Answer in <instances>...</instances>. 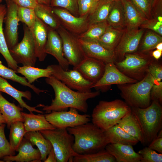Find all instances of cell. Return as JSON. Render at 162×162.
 Returning <instances> with one entry per match:
<instances>
[{
	"instance_id": "cell-1",
	"label": "cell",
	"mask_w": 162,
	"mask_h": 162,
	"mask_svg": "<svg viewBox=\"0 0 162 162\" xmlns=\"http://www.w3.org/2000/svg\"><path fill=\"white\" fill-rule=\"evenodd\" d=\"M46 82L53 89L55 97L49 105L44 106L42 110L47 113L53 111L66 110L74 108L80 112H87L88 100L99 96L100 91L82 92L73 91L52 76L46 78Z\"/></svg>"
},
{
	"instance_id": "cell-2",
	"label": "cell",
	"mask_w": 162,
	"mask_h": 162,
	"mask_svg": "<svg viewBox=\"0 0 162 162\" xmlns=\"http://www.w3.org/2000/svg\"><path fill=\"white\" fill-rule=\"evenodd\" d=\"M67 129L74 137L72 148L77 154L95 153L105 149L109 144L104 131L92 123Z\"/></svg>"
},
{
	"instance_id": "cell-3",
	"label": "cell",
	"mask_w": 162,
	"mask_h": 162,
	"mask_svg": "<svg viewBox=\"0 0 162 162\" xmlns=\"http://www.w3.org/2000/svg\"><path fill=\"white\" fill-rule=\"evenodd\" d=\"M131 110V107L120 99L100 100L93 110L92 123L105 131L117 124Z\"/></svg>"
},
{
	"instance_id": "cell-4",
	"label": "cell",
	"mask_w": 162,
	"mask_h": 162,
	"mask_svg": "<svg viewBox=\"0 0 162 162\" xmlns=\"http://www.w3.org/2000/svg\"><path fill=\"white\" fill-rule=\"evenodd\" d=\"M140 125L144 145H148L155 138L162 127V107L154 100L145 108L131 107Z\"/></svg>"
},
{
	"instance_id": "cell-5",
	"label": "cell",
	"mask_w": 162,
	"mask_h": 162,
	"mask_svg": "<svg viewBox=\"0 0 162 162\" xmlns=\"http://www.w3.org/2000/svg\"><path fill=\"white\" fill-rule=\"evenodd\" d=\"M157 82L147 72L144 77L140 81L117 86L121 96L130 107L145 108L151 104V90L153 85Z\"/></svg>"
},
{
	"instance_id": "cell-6",
	"label": "cell",
	"mask_w": 162,
	"mask_h": 162,
	"mask_svg": "<svg viewBox=\"0 0 162 162\" xmlns=\"http://www.w3.org/2000/svg\"><path fill=\"white\" fill-rule=\"evenodd\" d=\"M40 131L51 142L57 162H73L74 157L78 154L74 152L72 148L74 137L68 132L67 128Z\"/></svg>"
},
{
	"instance_id": "cell-7",
	"label": "cell",
	"mask_w": 162,
	"mask_h": 162,
	"mask_svg": "<svg viewBox=\"0 0 162 162\" xmlns=\"http://www.w3.org/2000/svg\"><path fill=\"white\" fill-rule=\"evenodd\" d=\"M153 61L152 56L148 53L136 51L127 53L123 60L114 62L123 74L140 81L144 77L148 72L149 65Z\"/></svg>"
},
{
	"instance_id": "cell-8",
	"label": "cell",
	"mask_w": 162,
	"mask_h": 162,
	"mask_svg": "<svg viewBox=\"0 0 162 162\" xmlns=\"http://www.w3.org/2000/svg\"><path fill=\"white\" fill-rule=\"evenodd\" d=\"M24 35L21 41L9 50L18 64L34 67L37 58L32 34L30 29L23 23Z\"/></svg>"
},
{
	"instance_id": "cell-9",
	"label": "cell",
	"mask_w": 162,
	"mask_h": 162,
	"mask_svg": "<svg viewBox=\"0 0 162 162\" xmlns=\"http://www.w3.org/2000/svg\"><path fill=\"white\" fill-rule=\"evenodd\" d=\"M48 66L52 69V76L71 89L82 92H92L94 84L85 79L76 70H65L59 64Z\"/></svg>"
},
{
	"instance_id": "cell-10",
	"label": "cell",
	"mask_w": 162,
	"mask_h": 162,
	"mask_svg": "<svg viewBox=\"0 0 162 162\" xmlns=\"http://www.w3.org/2000/svg\"><path fill=\"white\" fill-rule=\"evenodd\" d=\"M47 120L56 129L74 127L88 122L89 115L80 114L75 108H70L67 111H53L45 115Z\"/></svg>"
},
{
	"instance_id": "cell-11",
	"label": "cell",
	"mask_w": 162,
	"mask_h": 162,
	"mask_svg": "<svg viewBox=\"0 0 162 162\" xmlns=\"http://www.w3.org/2000/svg\"><path fill=\"white\" fill-rule=\"evenodd\" d=\"M56 30L62 41L64 57L70 65L76 67L86 57L77 36L61 25Z\"/></svg>"
},
{
	"instance_id": "cell-12",
	"label": "cell",
	"mask_w": 162,
	"mask_h": 162,
	"mask_svg": "<svg viewBox=\"0 0 162 162\" xmlns=\"http://www.w3.org/2000/svg\"><path fill=\"white\" fill-rule=\"evenodd\" d=\"M52 10L60 25L77 36L85 32L89 26L88 15L82 17L76 16L63 8L53 7Z\"/></svg>"
},
{
	"instance_id": "cell-13",
	"label": "cell",
	"mask_w": 162,
	"mask_h": 162,
	"mask_svg": "<svg viewBox=\"0 0 162 162\" xmlns=\"http://www.w3.org/2000/svg\"><path fill=\"white\" fill-rule=\"evenodd\" d=\"M145 29L129 31L125 28L114 51V62L123 60L125 55L137 51L142 37Z\"/></svg>"
},
{
	"instance_id": "cell-14",
	"label": "cell",
	"mask_w": 162,
	"mask_h": 162,
	"mask_svg": "<svg viewBox=\"0 0 162 162\" xmlns=\"http://www.w3.org/2000/svg\"><path fill=\"white\" fill-rule=\"evenodd\" d=\"M6 2L7 9L4 20L5 27L4 32L9 50L18 43L19 21L17 15L18 6L11 0H6Z\"/></svg>"
},
{
	"instance_id": "cell-15",
	"label": "cell",
	"mask_w": 162,
	"mask_h": 162,
	"mask_svg": "<svg viewBox=\"0 0 162 162\" xmlns=\"http://www.w3.org/2000/svg\"><path fill=\"white\" fill-rule=\"evenodd\" d=\"M137 80L126 76L117 68L114 62L105 64V70L101 78L94 84L92 88L102 92L108 90L112 85L134 83Z\"/></svg>"
},
{
	"instance_id": "cell-16",
	"label": "cell",
	"mask_w": 162,
	"mask_h": 162,
	"mask_svg": "<svg viewBox=\"0 0 162 162\" xmlns=\"http://www.w3.org/2000/svg\"><path fill=\"white\" fill-rule=\"evenodd\" d=\"M105 66L104 62L86 56L79 65L73 67V69L77 70L85 79L94 84L103 76Z\"/></svg>"
},
{
	"instance_id": "cell-17",
	"label": "cell",
	"mask_w": 162,
	"mask_h": 162,
	"mask_svg": "<svg viewBox=\"0 0 162 162\" xmlns=\"http://www.w3.org/2000/svg\"><path fill=\"white\" fill-rule=\"evenodd\" d=\"M45 52L54 57L64 70H68L70 64L64 56L61 37L56 30L49 27Z\"/></svg>"
},
{
	"instance_id": "cell-18",
	"label": "cell",
	"mask_w": 162,
	"mask_h": 162,
	"mask_svg": "<svg viewBox=\"0 0 162 162\" xmlns=\"http://www.w3.org/2000/svg\"><path fill=\"white\" fill-rule=\"evenodd\" d=\"M49 26L37 16L33 26L30 28L34 41L36 55L40 62L44 61L47 55L45 52Z\"/></svg>"
},
{
	"instance_id": "cell-19",
	"label": "cell",
	"mask_w": 162,
	"mask_h": 162,
	"mask_svg": "<svg viewBox=\"0 0 162 162\" xmlns=\"http://www.w3.org/2000/svg\"><path fill=\"white\" fill-rule=\"evenodd\" d=\"M16 155H7L2 159L4 162H41V155L38 148H33L30 141L25 137L23 139L18 149Z\"/></svg>"
},
{
	"instance_id": "cell-20",
	"label": "cell",
	"mask_w": 162,
	"mask_h": 162,
	"mask_svg": "<svg viewBox=\"0 0 162 162\" xmlns=\"http://www.w3.org/2000/svg\"><path fill=\"white\" fill-rule=\"evenodd\" d=\"M105 149L117 162H140L141 156L130 145L109 143Z\"/></svg>"
},
{
	"instance_id": "cell-21",
	"label": "cell",
	"mask_w": 162,
	"mask_h": 162,
	"mask_svg": "<svg viewBox=\"0 0 162 162\" xmlns=\"http://www.w3.org/2000/svg\"><path fill=\"white\" fill-rule=\"evenodd\" d=\"M0 92L6 93L12 97L18 102L21 107L26 108L30 112H34L41 114L44 112L43 111L37 109L36 108L43 107L44 105L40 104L36 106L32 107L27 105L23 100V98L28 100H31L32 94L30 91L18 90L11 86L5 79L1 77H0Z\"/></svg>"
},
{
	"instance_id": "cell-22",
	"label": "cell",
	"mask_w": 162,
	"mask_h": 162,
	"mask_svg": "<svg viewBox=\"0 0 162 162\" xmlns=\"http://www.w3.org/2000/svg\"><path fill=\"white\" fill-rule=\"evenodd\" d=\"M78 39L86 56L99 60L105 64L114 62L113 52L106 49L98 42H87Z\"/></svg>"
},
{
	"instance_id": "cell-23",
	"label": "cell",
	"mask_w": 162,
	"mask_h": 162,
	"mask_svg": "<svg viewBox=\"0 0 162 162\" xmlns=\"http://www.w3.org/2000/svg\"><path fill=\"white\" fill-rule=\"evenodd\" d=\"M123 4L125 28L129 31L138 29L147 19L142 15L130 0H121Z\"/></svg>"
},
{
	"instance_id": "cell-24",
	"label": "cell",
	"mask_w": 162,
	"mask_h": 162,
	"mask_svg": "<svg viewBox=\"0 0 162 162\" xmlns=\"http://www.w3.org/2000/svg\"><path fill=\"white\" fill-rule=\"evenodd\" d=\"M26 133L43 130H53L56 128L46 119L45 115H35L33 112L28 113L21 112Z\"/></svg>"
},
{
	"instance_id": "cell-25",
	"label": "cell",
	"mask_w": 162,
	"mask_h": 162,
	"mask_svg": "<svg viewBox=\"0 0 162 162\" xmlns=\"http://www.w3.org/2000/svg\"><path fill=\"white\" fill-rule=\"evenodd\" d=\"M23 108L17 106L7 100L0 92V111L6 122L7 127L10 129L11 124L17 121L23 122L21 112Z\"/></svg>"
},
{
	"instance_id": "cell-26",
	"label": "cell",
	"mask_w": 162,
	"mask_h": 162,
	"mask_svg": "<svg viewBox=\"0 0 162 162\" xmlns=\"http://www.w3.org/2000/svg\"><path fill=\"white\" fill-rule=\"evenodd\" d=\"M109 143L135 145L139 142L116 124L104 131Z\"/></svg>"
},
{
	"instance_id": "cell-27",
	"label": "cell",
	"mask_w": 162,
	"mask_h": 162,
	"mask_svg": "<svg viewBox=\"0 0 162 162\" xmlns=\"http://www.w3.org/2000/svg\"><path fill=\"white\" fill-rule=\"evenodd\" d=\"M127 133L144 144V140L139 124L131 110L117 124Z\"/></svg>"
},
{
	"instance_id": "cell-28",
	"label": "cell",
	"mask_w": 162,
	"mask_h": 162,
	"mask_svg": "<svg viewBox=\"0 0 162 162\" xmlns=\"http://www.w3.org/2000/svg\"><path fill=\"white\" fill-rule=\"evenodd\" d=\"M114 2L110 0H99L88 15L89 26L106 21Z\"/></svg>"
},
{
	"instance_id": "cell-29",
	"label": "cell",
	"mask_w": 162,
	"mask_h": 162,
	"mask_svg": "<svg viewBox=\"0 0 162 162\" xmlns=\"http://www.w3.org/2000/svg\"><path fill=\"white\" fill-rule=\"evenodd\" d=\"M6 9L5 4H0V53L4 58L8 67L16 72L19 66L10 54L5 38L3 27Z\"/></svg>"
},
{
	"instance_id": "cell-30",
	"label": "cell",
	"mask_w": 162,
	"mask_h": 162,
	"mask_svg": "<svg viewBox=\"0 0 162 162\" xmlns=\"http://www.w3.org/2000/svg\"><path fill=\"white\" fill-rule=\"evenodd\" d=\"M24 137L28 140L33 146H37L41 154V160L44 162L53 148L50 141L45 138L40 131L26 132Z\"/></svg>"
},
{
	"instance_id": "cell-31",
	"label": "cell",
	"mask_w": 162,
	"mask_h": 162,
	"mask_svg": "<svg viewBox=\"0 0 162 162\" xmlns=\"http://www.w3.org/2000/svg\"><path fill=\"white\" fill-rule=\"evenodd\" d=\"M125 28L118 29L109 25L98 42L106 49L113 52Z\"/></svg>"
},
{
	"instance_id": "cell-32",
	"label": "cell",
	"mask_w": 162,
	"mask_h": 162,
	"mask_svg": "<svg viewBox=\"0 0 162 162\" xmlns=\"http://www.w3.org/2000/svg\"><path fill=\"white\" fill-rule=\"evenodd\" d=\"M106 22L109 26L114 28H125L124 9L121 1L114 2Z\"/></svg>"
},
{
	"instance_id": "cell-33",
	"label": "cell",
	"mask_w": 162,
	"mask_h": 162,
	"mask_svg": "<svg viewBox=\"0 0 162 162\" xmlns=\"http://www.w3.org/2000/svg\"><path fill=\"white\" fill-rule=\"evenodd\" d=\"M24 77L28 82L32 84L36 80L43 77H49L52 76V69L48 66L42 69L31 66L19 67L16 72Z\"/></svg>"
},
{
	"instance_id": "cell-34",
	"label": "cell",
	"mask_w": 162,
	"mask_h": 162,
	"mask_svg": "<svg viewBox=\"0 0 162 162\" xmlns=\"http://www.w3.org/2000/svg\"><path fill=\"white\" fill-rule=\"evenodd\" d=\"M34 10L36 16L50 28L56 30L61 25L50 6L38 4Z\"/></svg>"
},
{
	"instance_id": "cell-35",
	"label": "cell",
	"mask_w": 162,
	"mask_h": 162,
	"mask_svg": "<svg viewBox=\"0 0 162 162\" xmlns=\"http://www.w3.org/2000/svg\"><path fill=\"white\" fill-rule=\"evenodd\" d=\"M10 129L9 142L11 151L14 155L26 132L23 123L21 121L12 123Z\"/></svg>"
},
{
	"instance_id": "cell-36",
	"label": "cell",
	"mask_w": 162,
	"mask_h": 162,
	"mask_svg": "<svg viewBox=\"0 0 162 162\" xmlns=\"http://www.w3.org/2000/svg\"><path fill=\"white\" fill-rule=\"evenodd\" d=\"M108 26L106 21L93 24L77 38L87 42H98Z\"/></svg>"
},
{
	"instance_id": "cell-37",
	"label": "cell",
	"mask_w": 162,
	"mask_h": 162,
	"mask_svg": "<svg viewBox=\"0 0 162 162\" xmlns=\"http://www.w3.org/2000/svg\"><path fill=\"white\" fill-rule=\"evenodd\" d=\"M16 72L11 68L4 66L0 61V77L11 80L25 86L30 88L37 94L40 93L45 92L47 90L40 89L34 85L29 83L25 77L20 76Z\"/></svg>"
},
{
	"instance_id": "cell-38",
	"label": "cell",
	"mask_w": 162,
	"mask_h": 162,
	"mask_svg": "<svg viewBox=\"0 0 162 162\" xmlns=\"http://www.w3.org/2000/svg\"><path fill=\"white\" fill-rule=\"evenodd\" d=\"M142 37L137 51L148 53L162 42V36L149 30L146 29Z\"/></svg>"
},
{
	"instance_id": "cell-39",
	"label": "cell",
	"mask_w": 162,
	"mask_h": 162,
	"mask_svg": "<svg viewBox=\"0 0 162 162\" xmlns=\"http://www.w3.org/2000/svg\"><path fill=\"white\" fill-rule=\"evenodd\" d=\"M74 162H116L114 157L105 148L98 152L87 154H78L74 157Z\"/></svg>"
},
{
	"instance_id": "cell-40",
	"label": "cell",
	"mask_w": 162,
	"mask_h": 162,
	"mask_svg": "<svg viewBox=\"0 0 162 162\" xmlns=\"http://www.w3.org/2000/svg\"><path fill=\"white\" fill-rule=\"evenodd\" d=\"M17 15L19 22L29 28L33 26L36 17L34 9L19 6L18 7Z\"/></svg>"
},
{
	"instance_id": "cell-41",
	"label": "cell",
	"mask_w": 162,
	"mask_h": 162,
	"mask_svg": "<svg viewBox=\"0 0 162 162\" xmlns=\"http://www.w3.org/2000/svg\"><path fill=\"white\" fill-rule=\"evenodd\" d=\"M79 0H52L50 6L65 9L74 15L78 16V3Z\"/></svg>"
},
{
	"instance_id": "cell-42",
	"label": "cell",
	"mask_w": 162,
	"mask_h": 162,
	"mask_svg": "<svg viewBox=\"0 0 162 162\" xmlns=\"http://www.w3.org/2000/svg\"><path fill=\"white\" fill-rule=\"evenodd\" d=\"M146 19L152 18V10L154 0H130Z\"/></svg>"
},
{
	"instance_id": "cell-43",
	"label": "cell",
	"mask_w": 162,
	"mask_h": 162,
	"mask_svg": "<svg viewBox=\"0 0 162 162\" xmlns=\"http://www.w3.org/2000/svg\"><path fill=\"white\" fill-rule=\"evenodd\" d=\"M141 156L140 162H162V154L157 153L148 147H146L138 152Z\"/></svg>"
},
{
	"instance_id": "cell-44",
	"label": "cell",
	"mask_w": 162,
	"mask_h": 162,
	"mask_svg": "<svg viewBox=\"0 0 162 162\" xmlns=\"http://www.w3.org/2000/svg\"><path fill=\"white\" fill-rule=\"evenodd\" d=\"M5 124L0 125V162H4L1 159H2L4 157L7 155H13L11 151L9 142L5 135Z\"/></svg>"
},
{
	"instance_id": "cell-45",
	"label": "cell",
	"mask_w": 162,
	"mask_h": 162,
	"mask_svg": "<svg viewBox=\"0 0 162 162\" xmlns=\"http://www.w3.org/2000/svg\"><path fill=\"white\" fill-rule=\"evenodd\" d=\"M99 0H79L78 3V16L88 15Z\"/></svg>"
},
{
	"instance_id": "cell-46",
	"label": "cell",
	"mask_w": 162,
	"mask_h": 162,
	"mask_svg": "<svg viewBox=\"0 0 162 162\" xmlns=\"http://www.w3.org/2000/svg\"><path fill=\"white\" fill-rule=\"evenodd\" d=\"M140 28L151 30L162 35V22L158 19L152 18L146 20Z\"/></svg>"
},
{
	"instance_id": "cell-47",
	"label": "cell",
	"mask_w": 162,
	"mask_h": 162,
	"mask_svg": "<svg viewBox=\"0 0 162 162\" xmlns=\"http://www.w3.org/2000/svg\"><path fill=\"white\" fill-rule=\"evenodd\" d=\"M148 72L149 73L157 82L162 79V66L153 61L149 65Z\"/></svg>"
},
{
	"instance_id": "cell-48",
	"label": "cell",
	"mask_w": 162,
	"mask_h": 162,
	"mask_svg": "<svg viewBox=\"0 0 162 162\" xmlns=\"http://www.w3.org/2000/svg\"><path fill=\"white\" fill-rule=\"evenodd\" d=\"M151 100H158L161 105L162 103V82H158L154 84L151 90Z\"/></svg>"
},
{
	"instance_id": "cell-49",
	"label": "cell",
	"mask_w": 162,
	"mask_h": 162,
	"mask_svg": "<svg viewBox=\"0 0 162 162\" xmlns=\"http://www.w3.org/2000/svg\"><path fill=\"white\" fill-rule=\"evenodd\" d=\"M151 13L152 18L162 22V0H154Z\"/></svg>"
},
{
	"instance_id": "cell-50",
	"label": "cell",
	"mask_w": 162,
	"mask_h": 162,
	"mask_svg": "<svg viewBox=\"0 0 162 162\" xmlns=\"http://www.w3.org/2000/svg\"><path fill=\"white\" fill-rule=\"evenodd\" d=\"M150 149L162 154V130L158 132L156 137L153 139L148 146Z\"/></svg>"
},
{
	"instance_id": "cell-51",
	"label": "cell",
	"mask_w": 162,
	"mask_h": 162,
	"mask_svg": "<svg viewBox=\"0 0 162 162\" xmlns=\"http://www.w3.org/2000/svg\"><path fill=\"white\" fill-rule=\"evenodd\" d=\"M18 6L34 9L38 3L35 0H11Z\"/></svg>"
},
{
	"instance_id": "cell-52",
	"label": "cell",
	"mask_w": 162,
	"mask_h": 162,
	"mask_svg": "<svg viewBox=\"0 0 162 162\" xmlns=\"http://www.w3.org/2000/svg\"><path fill=\"white\" fill-rule=\"evenodd\" d=\"M44 162H57L56 156L53 148L48 155Z\"/></svg>"
},
{
	"instance_id": "cell-53",
	"label": "cell",
	"mask_w": 162,
	"mask_h": 162,
	"mask_svg": "<svg viewBox=\"0 0 162 162\" xmlns=\"http://www.w3.org/2000/svg\"><path fill=\"white\" fill-rule=\"evenodd\" d=\"M162 55V51L156 50L153 51L151 54V56L156 60H158L161 57Z\"/></svg>"
},
{
	"instance_id": "cell-54",
	"label": "cell",
	"mask_w": 162,
	"mask_h": 162,
	"mask_svg": "<svg viewBox=\"0 0 162 162\" xmlns=\"http://www.w3.org/2000/svg\"><path fill=\"white\" fill-rule=\"evenodd\" d=\"M52 0H35L38 4L50 6Z\"/></svg>"
},
{
	"instance_id": "cell-55",
	"label": "cell",
	"mask_w": 162,
	"mask_h": 162,
	"mask_svg": "<svg viewBox=\"0 0 162 162\" xmlns=\"http://www.w3.org/2000/svg\"><path fill=\"white\" fill-rule=\"evenodd\" d=\"M6 124L5 120L0 111V125Z\"/></svg>"
},
{
	"instance_id": "cell-56",
	"label": "cell",
	"mask_w": 162,
	"mask_h": 162,
	"mask_svg": "<svg viewBox=\"0 0 162 162\" xmlns=\"http://www.w3.org/2000/svg\"><path fill=\"white\" fill-rule=\"evenodd\" d=\"M155 49L162 51V42L158 43L156 46Z\"/></svg>"
},
{
	"instance_id": "cell-57",
	"label": "cell",
	"mask_w": 162,
	"mask_h": 162,
	"mask_svg": "<svg viewBox=\"0 0 162 162\" xmlns=\"http://www.w3.org/2000/svg\"><path fill=\"white\" fill-rule=\"evenodd\" d=\"M110 0L115 2V1H121V0Z\"/></svg>"
},
{
	"instance_id": "cell-58",
	"label": "cell",
	"mask_w": 162,
	"mask_h": 162,
	"mask_svg": "<svg viewBox=\"0 0 162 162\" xmlns=\"http://www.w3.org/2000/svg\"><path fill=\"white\" fill-rule=\"evenodd\" d=\"M3 0H0V3L2 2Z\"/></svg>"
},
{
	"instance_id": "cell-59",
	"label": "cell",
	"mask_w": 162,
	"mask_h": 162,
	"mask_svg": "<svg viewBox=\"0 0 162 162\" xmlns=\"http://www.w3.org/2000/svg\"></svg>"
}]
</instances>
